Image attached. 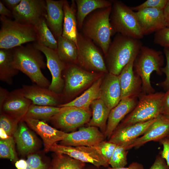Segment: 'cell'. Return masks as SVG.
Instances as JSON below:
<instances>
[{"label":"cell","mask_w":169,"mask_h":169,"mask_svg":"<svg viewBox=\"0 0 169 169\" xmlns=\"http://www.w3.org/2000/svg\"><path fill=\"white\" fill-rule=\"evenodd\" d=\"M13 52L15 68L27 75L33 83L49 88L51 83L41 70L45 69L47 64L39 50L34 46L21 45L14 48Z\"/></svg>","instance_id":"cell-1"},{"label":"cell","mask_w":169,"mask_h":169,"mask_svg":"<svg viewBox=\"0 0 169 169\" xmlns=\"http://www.w3.org/2000/svg\"><path fill=\"white\" fill-rule=\"evenodd\" d=\"M142 46L139 39L116 33L105 55L108 72L119 75L131 60L136 57Z\"/></svg>","instance_id":"cell-2"},{"label":"cell","mask_w":169,"mask_h":169,"mask_svg":"<svg viewBox=\"0 0 169 169\" xmlns=\"http://www.w3.org/2000/svg\"><path fill=\"white\" fill-rule=\"evenodd\" d=\"M111 6L97 9L89 14L81 29L82 34L99 47L105 55L113 35L110 19Z\"/></svg>","instance_id":"cell-3"},{"label":"cell","mask_w":169,"mask_h":169,"mask_svg":"<svg viewBox=\"0 0 169 169\" xmlns=\"http://www.w3.org/2000/svg\"><path fill=\"white\" fill-rule=\"evenodd\" d=\"M164 61V56L161 51L146 46L141 47L134 60L133 70L141 79V95L155 92L151 83V75L155 71L157 74L161 75Z\"/></svg>","instance_id":"cell-4"},{"label":"cell","mask_w":169,"mask_h":169,"mask_svg":"<svg viewBox=\"0 0 169 169\" xmlns=\"http://www.w3.org/2000/svg\"><path fill=\"white\" fill-rule=\"evenodd\" d=\"M110 22L113 35L120 33L139 39L144 36L135 12L121 1L111 0Z\"/></svg>","instance_id":"cell-5"},{"label":"cell","mask_w":169,"mask_h":169,"mask_svg":"<svg viewBox=\"0 0 169 169\" xmlns=\"http://www.w3.org/2000/svg\"><path fill=\"white\" fill-rule=\"evenodd\" d=\"M63 72L64 86L61 95L64 103L70 101L77 94L88 88L104 74L87 71L76 64H66Z\"/></svg>","instance_id":"cell-6"},{"label":"cell","mask_w":169,"mask_h":169,"mask_svg":"<svg viewBox=\"0 0 169 169\" xmlns=\"http://www.w3.org/2000/svg\"><path fill=\"white\" fill-rule=\"evenodd\" d=\"M0 48L13 49L25 43L36 41L33 26L22 24L1 16Z\"/></svg>","instance_id":"cell-7"},{"label":"cell","mask_w":169,"mask_h":169,"mask_svg":"<svg viewBox=\"0 0 169 169\" xmlns=\"http://www.w3.org/2000/svg\"><path fill=\"white\" fill-rule=\"evenodd\" d=\"M165 94L159 92L141 95L135 107L117 128L143 122L156 118L161 114Z\"/></svg>","instance_id":"cell-8"},{"label":"cell","mask_w":169,"mask_h":169,"mask_svg":"<svg viewBox=\"0 0 169 169\" xmlns=\"http://www.w3.org/2000/svg\"><path fill=\"white\" fill-rule=\"evenodd\" d=\"M77 64L87 71L105 74L108 73L105 61L99 49L90 39L78 33Z\"/></svg>","instance_id":"cell-9"},{"label":"cell","mask_w":169,"mask_h":169,"mask_svg":"<svg viewBox=\"0 0 169 169\" xmlns=\"http://www.w3.org/2000/svg\"><path fill=\"white\" fill-rule=\"evenodd\" d=\"M56 155L65 154L84 163H90L98 168L101 166L108 167V162L95 147L64 146L55 143L49 151Z\"/></svg>","instance_id":"cell-10"},{"label":"cell","mask_w":169,"mask_h":169,"mask_svg":"<svg viewBox=\"0 0 169 169\" xmlns=\"http://www.w3.org/2000/svg\"><path fill=\"white\" fill-rule=\"evenodd\" d=\"M49 120L55 126L65 131H72L88 123L92 111L74 107H65Z\"/></svg>","instance_id":"cell-11"},{"label":"cell","mask_w":169,"mask_h":169,"mask_svg":"<svg viewBox=\"0 0 169 169\" xmlns=\"http://www.w3.org/2000/svg\"><path fill=\"white\" fill-rule=\"evenodd\" d=\"M34 44L33 46L42 52L46 59L47 66L52 76V81L48 88L56 94H61L64 86L62 74L66 64L60 59L56 51L36 42Z\"/></svg>","instance_id":"cell-12"},{"label":"cell","mask_w":169,"mask_h":169,"mask_svg":"<svg viewBox=\"0 0 169 169\" xmlns=\"http://www.w3.org/2000/svg\"><path fill=\"white\" fill-rule=\"evenodd\" d=\"M46 3L43 0H21L12 11L14 20L20 23L34 26L46 12Z\"/></svg>","instance_id":"cell-13"},{"label":"cell","mask_w":169,"mask_h":169,"mask_svg":"<svg viewBox=\"0 0 169 169\" xmlns=\"http://www.w3.org/2000/svg\"><path fill=\"white\" fill-rule=\"evenodd\" d=\"M104 134L98 128L92 126L81 128L77 131L66 133L61 145L70 146H97L105 138Z\"/></svg>","instance_id":"cell-14"},{"label":"cell","mask_w":169,"mask_h":169,"mask_svg":"<svg viewBox=\"0 0 169 169\" xmlns=\"http://www.w3.org/2000/svg\"><path fill=\"white\" fill-rule=\"evenodd\" d=\"M169 134V119L160 114L143 135L124 146L127 150L138 148L149 141H159Z\"/></svg>","instance_id":"cell-15"},{"label":"cell","mask_w":169,"mask_h":169,"mask_svg":"<svg viewBox=\"0 0 169 169\" xmlns=\"http://www.w3.org/2000/svg\"><path fill=\"white\" fill-rule=\"evenodd\" d=\"M32 104L31 101L25 96L22 88L15 89L9 92L0 109V112L21 120Z\"/></svg>","instance_id":"cell-16"},{"label":"cell","mask_w":169,"mask_h":169,"mask_svg":"<svg viewBox=\"0 0 169 169\" xmlns=\"http://www.w3.org/2000/svg\"><path fill=\"white\" fill-rule=\"evenodd\" d=\"M132 58L118 75L121 90V99L128 97H139L141 95L142 82L134 72Z\"/></svg>","instance_id":"cell-17"},{"label":"cell","mask_w":169,"mask_h":169,"mask_svg":"<svg viewBox=\"0 0 169 169\" xmlns=\"http://www.w3.org/2000/svg\"><path fill=\"white\" fill-rule=\"evenodd\" d=\"M22 88L25 96L29 99L33 104L58 106L63 102L61 94H56L48 88L35 84L32 85L23 84Z\"/></svg>","instance_id":"cell-18"},{"label":"cell","mask_w":169,"mask_h":169,"mask_svg":"<svg viewBox=\"0 0 169 169\" xmlns=\"http://www.w3.org/2000/svg\"><path fill=\"white\" fill-rule=\"evenodd\" d=\"M135 13L144 36L166 27L163 10L146 8Z\"/></svg>","instance_id":"cell-19"},{"label":"cell","mask_w":169,"mask_h":169,"mask_svg":"<svg viewBox=\"0 0 169 169\" xmlns=\"http://www.w3.org/2000/svg\"><path fill=\"white\" fill-rule=\"evenodd\" d=\"M22 120L42 138L46 152L49 151L53 144L62 141L65 136L66 133L52 127L45 121L25 117Z\"/></svg>","instance_id":"cell-20"},{"label":"cell","mask_w":169,"mask_h":169,"mask_svg":"<svg viewBox=\"0 0 169 169\" xmlns=\"http://www.w3.org/2000/svg\"><path fill=\"white\" fill-rule=\"evenodd\" d=\"M137 97H128L122 99L118 104L110 111L107 122L105 138L109 139L120 122L136 105Z\"/></svg>","instance_id":"cell-21"},{"label":"cell","mask_w":169,"mask_h":169,"mask_svg":"<svg viewBox=\"0 0 169 169\" xmlns=\"http://www.w3.org/2000/svg\"><path fill=\"white\" fill-rule=\"evenodd\" d=\"M100 99L110 109L121 100V90L118 75L109 72L104 74L100 87Z\"/></svg>","instance_id":"cell-22"},{"label":"cell","mask_w":169,"mask_h":169,"mask_svg":"<svg viewBox=\"0 0 169 169\" xmlns=\"http://www.w3.org/2000/svg\"><path fill=\"white\" fill-rule=\"evenodd\" d=\"M156 118L149 121L117 128L108 141L117 145H125L143 135Z\"/></svg>","instance_id":"cell-23"},{"label":"cell","mask_w":169,"mask_h":169,"mask_svg":"<svg viewBox=\"0 0 169 169\" xmlns=\"http://www.w3.org/2000/svg\"><path fill=\"white\" fill-rule=\"evenodd\" d=\"M64 1L45 0L46 12L44 17L48 26L57 40L62 34Z\"/></svg>","instance_id":"cell-24"},{"label":"cell","mask_w":169,"mask_h":169,"mask_svg":"<svg viewBox=\"0 0 169 169\" xmlns=\"http://www.w3.org/2000/svg\"><path fill=\"white\" fill-rule=\"evenodd\" d=\"M27 125L24 121L21 120L13 135L18 151L23 156L32 154L38 146L36 136Z\"/></svg>","instance_id":"cell-25"},{"label":"cell","mask_w":169,"mask_h":169,"mask_svg":"<svg viewBox=\"0 0 169 169\" xmlns=\"http://www.w3.org/2000/svg\"><path fill=\"white\" fill-rule=\"evenodd\" d=\"M64 18L62 36L72 40L77 46L78 33L76 18L77 8L74 0L70 3L64 0L63 4Z\"/></svg>","instance_id":"cell-26"},{"label":"cell","mask_w":169,"mask_h":169,"mask_svg":"<svg viewBox=\"0 0 169 169\" xmlns=\"http://www.w3.org/2000/svg\"><path fill=\"white\" fill-rule=\"evenodd\" d=\"M104 74L95 81L80 96L67 103L59 105V107H74L90 109L92 103L100 99V87Z\"/></svg>","instance_id":"cell-27"},{"label":"cell","mask_w":169,"mask_h":169,"mask_svg":"<svg viewBox=\"0 0 169 169\" xmlns=\"http://www.w3.org/2000/svg\"><path fill=\"white\" fill-rule=\"evenodd\" d=\"M78 29L81 30L84 20L90 13L98 9L111 6V1L106 0H75Z\"/></svg>","instance_id":"cell-28"},{"label":"cell","mask_w":169,"mask_h":169,"mask_svg":"<svg viewBox=\"0 0 169 169\" xmlns=\"http://www.w3.org/2000/svg\"><path fill=\"white\" fill-rule=\"evenodd\" d=\"M90 107L92 110V118L88 123V125L99 128L104 135L111 110L100 99L94 100Z\"/></svg>","instance_id":"cell-29"},{"label":"cell","mask_w":169,"mask_h":169,"mask_svg":"<svg viewBox=\"0 0 169 169\" xmlns=\"http://www.w3.org/2000/svg\"><path fill=\"white\" fill-rule=\"evenodd\" d=\"M19 70L13 64V49H0V80L8 85H12L13 78Z\"/></svg>","instance_id":"cell-30"},{"label":"cell","mask_w":169,"mask_h":169,"mask_svg":"<svg viewBox=\"0 0 169 169\" xmlns=\"http://www.w3.org/2000/svg\"><path fill=\"white\" fill-rule=\"evenodd\" d=\"M56 52L60 59L66 65L77 64L78 49L75 43L61 36L57 39Z\"/></svg>","instance_id":"cell-31"},{"label":"cell","mask_w":169,"mask_h":169,"mask_svg":"<svg viewBox=\"0 0 169 169\" xmlns=\"http://www.w3.org/2000/svg\"><path fill=\"white\" fill-rule=\"evenodd\" d=\"M38 43L56 51L58 45L57 40L48 26L44 17L34 26Z\"/></svg>","instance_id":"cell-32"},{"label":"cell","mask_w":169,"mask_h":169,"mask_svg":"<svg viewBox=\"0 0 169 169\" xmlns=\"http://www.w3.org/2000/svg\"><path fill=\"white\" fill-rule=\"evenodd\" d=\"M64 108L32 104L25 117L46 121L49 120L52 117L63 110Z\"/></svg>","instance_id":"cell-33"},{"label":"cell","mask_w":169,"mask_h":169,"mask_svg":"<svg viewBox=\"0 0 169 169\" xmlns=\"http://www.w3.org/2000/svg\"><path fill=\"white\" fill-rule=\"evenodd\" d=\"M85 163L65 154L57 155L53 160L51 169H84Z\"/></svg>","instance_id":"cell-34"},{"label":"cell","mask_w":169,"mask_h":169,"mask_svg":"<svg viewBox=\"0 0 169 169\" xmlns=\"http://www.w3.org/2000/svg\"><path fill=\"white\" fill-rule=\"evenodd\" d=\"M15 142L13 136L0 140V157L16 162L18 161L15 149Z\"/></svg>","instance_id":"cell-35"},{"label":"cell","mask_w":169,"mask_h":169,"mask_svg":"<svg viewBox=\"0 0 169 169\" xmlns=\"http://www.w3.org/2000/svg\"><path fill=\"white\" fill-rule=\"evenodd\" d=\"M128 150L122 145H117L109 161V164L112 167H125L127 163Z\"/></svg>","instance_id":"cell-36"},{"label":"cell","mask_w":169,"mask_h":169,"mask_svg":"<svg viewBox=\"0 0 169 169\" xmlns=\"http://www.w3.org/2000/svg\"><path fill=\"white\" fill-rule=\"evenodd\" d=\"M20 120L1 113L0 128L2 129L9 136H13Z\"/></svg>","instance_id":"cell-37"},{"label":"cell","mask_w":169,"mask_h":169,"mask_svg":"<svg viewBox=\"0 0 169 169\" xmlns=\"http://www.w3.org/2000/svg\"><path fill=\"white\" fill-rule=\"evenodd\" d=\"M26 161V169H51V166H49L37 154L32 153L28 155Z\"/></svg>","instance_id":"cell-38"},{"label":"cell","mask_w":169,"mask_h":169,"mask_svg":"<svg viewBox=\"0 0 169 169\" xmlns=\"http://www.w3.org/2000/svg\"><path fill=\"white\" fill-rule=\"evenodd\" d=\"M168 0H147L137 6L130 7L134 12L146 8H154L163 10Z\"/></svg>","instance_id":"cell-39"},{"label":"cell","mask_w":169,"mask_h":169,"mask_svg":"<svg viewBox=\"0 0 169 169\" xmlns=\"http://www.w3.org/2000/svg\"><path fill=\"white\" fill-rule=\"evenodd\" d=\"M116 144L108 141H103L95 146L100 152L102 156L109 163V161L117 146Z\"/></svg>","instance_id":"cell-40"},{"label":"cell","mask_w":169,"mask_h":169,"mask_svg":"<svg viewBox=\"0 0 169 169\" xmlns=\"http://www.w3.org/2000/svg\"><path fill=\"white\" fill-rule=\"evenodd\" d=\"M154 42L156 44L169 49V27H165L155 33Z\"/></svg>","instance_id":"cell-41"},{"label":"cell","mask_w":169,"mask_h":169,"mask_svg":"<svg viewBox=\"0 0 169 169\" xmlns=\"http://www.w3.org/2000/svg\"><path fill=\"white\" fill-rule=\"evenodd\" d=\"M164 53L166 57V64L165 67L162 68V71L163 73L165 74L166 78L164 81L157 85L167 91L169 89V49L164 48Z\"/></svg>","instance_id":"cell-42"},{"label":"cell","mask_w":169,"mask_h":169,"mask_svg":"<svg viewBox=\"0 0 169 169\" xmlns=\"http://www.w3.org/2000/svg\"><path fill=\"white\" fill-rule=\"evenodd\" d=\"M159 142L163 147L161 155L169 166V139L165 137L160 140Z\"/></svg>","instance_id":"cell-43"},{"label":"cell","mask_w":169,"mask_h":169,"mask_svg":"<svg viewBox=\"0 0 169 169\" xmlns=\"http://www.w3.org/2000/svg\"><path fill=\"white\" fill-rule=\"evenodd\" d=\"M150 169H169V166L160 155L156 156Z\"/></svg>","instance_id":"cell-44"},{"label":"cell","mask_w":169,"mask_h":169,"mask_svg":"<svg viewBox=\"0 0 169 169\" xmlns=\"http://www.w3.org/2000/svg\"><path fill=\"white\" fill-rule=\"evenodd\" d=\"M161 114L169 119V89L165 94Z\"/></svg>","instance_id":"cell-45"},{"label":"cell","mask_w":169,"mask_h":169,"mask_svg":"<svg viewBox=\"0 0 169 169\" xmlns=\"http://www.w3.org/2000/svg\"><path fill=\"white\" fill-rule=\"evenodd\" d=\"M107 169H144L143 165L138 162H133L131 163L127 167L113 168L108 167Z\"/></svg>","instance_id":"cell-46"},{"label":"cell","mask_w":169,"mask_h":169,"mask_svg":"<svg viewBox=\"0 0 169 169\" xmlns=\"http://www.w3.org/2000/svg\"><path fill=\"white\" fill-rule=\"evenodd\" d=\"M0 14L2 16L13 17L12 12L6 8L1 1H0Z\"/></svg>","instance_id":"cell-47"},{"label":"cell","mask_w":169,"mask_h":169,"mask_svg":"<svg viewBox=\"0 0 169 169\" xmlns=\"http://www.w3.org/2000/svg\"><path fill=\"white\" fill-rule=\"evenodd\" d=\"M1 1L12 11L19 4L21 0H4Z\"/></svg>","instance_id":"cell-48"},{"label":"cell","mask_w":169,"mask_h":169,"mask_svg":"<svg viewBox=\"0 0 169 169\" xmlns=\"http://www.w3.org/2000/svg\"><path fill=\"white\" fill-rule=\"evenodd\" d=\"M9 92L8 91L2 87H0V109L7 97Z\"/></svg>","instance_id":"cell-49"},{"label":"cell","mask_w":169,"mask_h":169,"mask_svg":"<svg viewBox=\"0 0 169 169\" xmlns=\"http://www.w3.org/2000/svg\"><path fill=\"white\" fill-rule=\"evenodd\" d=\"M166 27H169V0L163 10Z\"/></svg>","instance_id":"cell-50"},{"label":"cell","mask_w":169,"mask_h":169,"mask_svg":"<svg viewBox=\"0 0 169 169\" xmlns=\"http://www.w3.org/2000/svg\"><path fill=\"white\" fill-rule=\"evenodd\" d=\"M15 166L17 169H26L27 167L26 160L22 159L18 160L15 163Z\"/></svg>","instance_id":"cell-51"},{"label":"cell","mask_w":169,"mask_h":169,"mask_svg":"<svg viewBox=\"0 0 169 169\" xmlns=\"http://www.w3.org/2000/svg\"><path fill=\"white\" fill-rule=\"evenodd\" d=\"M9 137L2 129L0 128V139H6Z\"/></svg>","instance_id":"cell-52"},{"label":"cell","mask_w":169,"mask_h":169,"mask_svg":"<svg viewBox=\"0 0 169 169\" xmlns=\"http://www.w3.org/2000/svg\"><path fill=\"white\" fill-rule=\"evenodd\" d=\"M166 137L169 139V134L168 135L166 136Z\"/></svg>","instance_id":"cell-53"}]
</instances>
